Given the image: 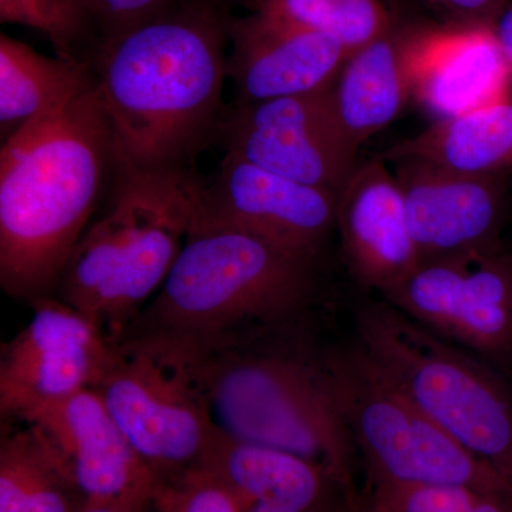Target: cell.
I'll return each mask as SVG.
<instances>
[{"label": "cell", "instance_id": "12", "mask_svg": "<svg viewBox=\"0 0 512 512\" xmlns=\"http://www.w3.org/2000/svg\"><path fill=\"white\" fill-rule=\"evenodd\" d=\"M338 194L262 170L225 153L202 180L192 225L234 228L292 254L315 259L336 227Z\"/></svg>", "mask_w": 512, "mask_h": 512}, {"label": "cell", "instance_id": "11", "mask_svg": "<svg viewBox=\"0 0 512 512\" xmlns=\"http://www.w3.org/2000/svg\"><path fill=\"white\" fill-rule=\"evenodd\" d=\"M32 318L0 349V419L33 410L99 383L113 342L82 312L53 296L30 302Z\"/></svg>", "mask_w": 512, "mask_h": 512}, {"label": "cell", "instance_id": "13", "mask_svg": "<svg viewBox=\"0 0 512 512\" xmlns=\"http://www.w3.org/2000/svg\"><path fill=\"white\" fill-rule=\"evenodd\" d=\"M420 264L500 249L504 194L498 175H467L421 161L393 171Z\"/></svg>", "mask_w": 512, "mask_h": 512}, {"label": "cell", "instance_id": "1", "mask_svg": "<svg viewBox=\"0 0 512 512\" xmlns=\"http://www.w3.org/2000/svg\"><path fill=\"white\" fill-rule=\"evenodd\" d=\"M228 18L221 0H181L103 40L92 66L109 119L113 175L194 170L227 107Z\"/></svg>", "mask_w": 512, "mask_h": 512}, {"label": "cell", "instance_id": "6", "mask_svg": "<svg viewBox=\"0 0 512 512\" xmlns=\"http://www.w3.org/2000/svg\"><path fill=\"white\" fill-rule=\"evenodd\" d=\"M356 332L421 412L512 487V397L491 370L384 299L360 308Z\"/></svg>", "mask_w": 512, "mask_h": 512}, {"label": "cell", "instance_id": "3", "mask_svg": "<svg viewBox=\"0 0 512 512\" xmlns=\"http://www.w3.org/2000/svg\"><path fill=\"white\" fill-rule=\"evenodd\" d=\"M269 330L211 346L188 343L217 429L316 461L355 485L359 451L323 355Z\"/></svg>", "mask_w": 512, "mask_h": 512}, {"label": "cell", "instance_id": "30", "mask_svg": "<svg viewBox=\"0 0 512 512\" xmlns=\"http://www.w3.org/2000/svg\"><path fill=\"white\" fill-rule=\"evenodd\" d=\"M467 512H512V497L500 494H481Z\"/></svg>", "mask_w": 512, "mask_h": 512}, {"label": "cell", "instance_id": "14", "mask_svg": "<svg viewBox=\"0 0 512 512\" xmlns=\"http://www.w3.org/2000/svg\"><path fill=\"white\" fill-rule=\"evenodd\" d=\"M228 45L227 74L239 103L328 90L349 57L332 37L261 12L229 16Z\"/></svg>", "mask_w": 512, "mask_h": 512}, {"label": "cell", "instance_id": "4", "mask_svg": "<svg viewBox=\"0 0 512 512\" xmlns=\"http://www.w3.org/2000/svg\"><path fill=\"white\" fill-rule=\"evenodd\" d=\"M313 262L248 232L191 225L156 298L124 336L211 346L293 328L315 293Z\"/></svg>", "mask_w": 512, "mask_h": 512}, {"label": "cell", "instance_id": "20", "mask_svg": "<svg viewBox=\"0 0 512 512\" xmlns=\"http://www.w3.org/2000/svg\"><path fill=\"white\" fill-rule=\"evenodd\" d=\"M383 161H421L453 173L498 175L512 167V99L434 121L386 151Z\"/></svg>", "mask_w": 512, "mask_h": 512}, {"label": "cell", "instance_id": "19", "mask_svg": "<svg viewBox=\"0 0 512 512\" xmlns=\"http://www.w3.org/2000/svg\"><path fill=\"white\" fill-rule=\"evenodd\" d=\"M416 26L389 29L348 57L329 90L346 143L355 153L412 100L410 57Z\"/></svg>", "mask_w": 512, "mask_h": 512}, {"label": "cell", "instance_id": "27", "mask_svg": "<svg viewBox=\"0 0 512 512\" xmlns=\"http://www.w3.org/2000/svg\"><path fill=\"white\" fill-rule=\"evenodd\" d=\"M441 8L460 16L463 22L487 23L512 0H433Z\"/></svg>", "mask_w": 512, "mask_h": 512}, {"label": "cell", "instance_id": "5", "mask_svg": "<svg viewBox=\"0 0 512 512\" xmlns=\"http://www.w3.org/2000/svg\"><path fill=\"white\" fill-rule=\"evenodd\" d=\"M202 180L194 170L114 174L109 207L86 228L59 295L111 342L126 335L185 244Z\"/></svg>", "mask_w": 512, "mask_h": 512}, {"label": "cell", "instance_id": "26", "mask_svg": "<svg viewBox=\"0 0 512 512\" xmlns=\"http://www.w3.org/2000/svg\"><path fill=\"white\" fill-rule=\"evenodd\" d=\"M99 30L100 42L163 15L181 0H82Z\"/></svg>", "mask_w": 512, "mask_h": 512}, {"label": "cell", "instance_id": "16", "mask_svg": "<svg viewBox=\"0 0 512 512\" xmlns=\"http://www.w3.org/2000/svg\"><path fill=\"white\" fill-rule=\"evenodd\" d=\"M412 100L436 120L511 99L512 70L487 23L416 26Z\"/></svg>", "mask_w": 512, "mask_h": 512}, {"label": "cell", "instance_id": "29", "mask_svg": "<svg viewBox=\"0 0 512 512\" xmlns=\"http://www.w3.org/2000/svg\"><path fill=\"white\" fill-rule=\"evenodd\" d=\"M490 28L512 70V2L495 15L490 22Z\"/></svg>", "mask_w": 512, "mask_h": 512}, {"label": "cell", "instance_id": "22", "mask_svg": "<svg viewBox=\"0 0 512 512\" xmlns=\"http://www.w3.org/2000/svg\"><path fill=\"white\" fill-rule=\"evenodd\" d=\"M92 63L49 57L0 35V127L12 136L28 121L59 109L96 86Z\"/></svg>", "mask_w": 512, "mask_h": 512}, {"label": "cell", "instance_id": "24", "mask_svg": "<svg viewBox=\"0 0 512 512\" xmlns=\"http://www.w3.org/2000/svg\"><path fill=\"white\" fill-rule=\"evenodd\" d=\"M0 22L37 30L66 59L89 62L83 50L94 56L99 47L93 42L96 23L82 0H0Z\"/></svg>", "mask_w": 512, "mask_h": 512}, {"label": "cell", "instance_id": "15", "mask_svg": "<svg viewBox=\"0 0 512 512\" xmlns=\"http://www.w3.org/2000/svg\"><path fill=\"white\" fill-rule=\"evenodd\" d=\"M16 421L45 433L87 500L153 498V473L97 390H80Z\"/></svg>", "mask_w": 512, "mask_h": 512}, {"label": "cell", "instance_id": "9", "mask_svg": "<svg viewBox=\"0 0 512 512\" xmlns=\"http://www.w3.org/2000/svg\"><path fill=\"white\" fill-rule=\"evenodd\" d=\"M383 299L461 348L512 355V252L424 262Z\"/></svg>", "mask_w": 512, "mask_h": 512}, {"label": "cell", "instance_id": "25", "mask_svg": "<svg viewBox=\"0 0 512 512\" xmlns=\"http://www.w3.org/2000/svg\"><path fill=\"white\" fill-rule=\"evenodd\" d=\"M154 512H242V500L227 478L210 463L156 484Z\"/></svg>", "mask_w": 512, "mask_h": 512}, {"label": "cell", "instance_id": "31", "mask_svg": "<svg viewBox=\"0 0 512 512\" xmlns=\"http://www.w3.org/2000/svg\"><path fill=\"white\" fill-rule=\"evenodd\" d=\"M352 512H375L373 511V508L370 507L369 504H367V501L365 500V497L360 498L359 503H357L356 507L353 508Z\"/></svg>", "mask_w": 512, "mask_h": 512}, {"label": "cell", "instance_id": "28", "mask_svg": "<svg viewBox=\"0 0 512 512\" xmlns=\"http://www.w3.org/2000/svg\"><path fill=\"white\" fill-rule=\"evenodd\" d=\"M80 512H154L153 498L87 500Z\"/></svg>", "mask_w": 512, "mask_h": 512}, {"label": "cell", "instance_id": "18", "mask_svg": "<svg viewBox=\"0 0 512 512\" xmlns=\"http://www.w3.org/2000/svg\"><path fill=\"white\" fill-rule=\"evenodd\" d=\"M205 461L238 491L242 512H352L362 498L355 485L323 464L220 430Z\"/></svg>", "mask_w": 512, "mask_h": 512}, {"label": "cell", "instance_id": "2", "mask_svg": "<svg viewBox=\"0 0 512 512\" xmlns=\"http://www.w3.org/2000/svg\"><path fill=\"white\" fill-rule=\"evenodd\" d=\"M113 178L99 87L42 114L0 150V285L32 302L59 291L67 261Z\"/></svg>", "mask_w": 512, "mask_h": 512}, {"label": "cell", "instance_id": "8", "mask_svg": "<svg viewBox=\"0 0 512 512\" xmlns=\"http://www.w3.org/2000/svg\"><path fill=\"white\" fill-rule=\"evenodd\" d=\"M94 390L156 484L204 463L218 429L191 346L158 335L113 342Z\"/></svg>", "mask_w": 512, "mask_h": 512}, {"label": "cell", "instance_id": "10", "mask_svg": "<svg viewBox=\"0 0 512 512\" xmlns=\"http://www.w3.org/2000/svg\"><path fill=\"white\" fill-rule=\"evenodd\" d=\"M329 90L225 109L217 140L227 153L298 183L339 195L357 153L340 131Z\"/></svg>", "mask_w": 512, "mask_h": 512}, {"label": "cell", "instance_id": "7", "mask_svg": "<svg viewBox=\"0 0 512 512\" xmlns=\"http://www.w3.org/2000/svg\"><path fill=\"white\" fill-rule=\"evenodd\" d=\"M367 481L464 485L512 497V487L421 412L359 345L323 355Z\"/></svg>", "mask_w": 512, "mask_h": 512}, {"label": "cell", "instance_id": "23", "mask_svg": "<svg viewBox=\"0 0 512 512\" xmlns=\"http://www.w3.org/2000/svg\"><path fill=\"white\" fill-rule=\"evenodd\" d=\"M252 9L332 37L349 56L393 23L380 0H255Z\"/></svg>", "mask_w": 512, "mask_h": 512}, {"label": "cell", "instance_id": "17", "mask_svg": "<svg viewBox=\"0 0 512 512\" xmlns=\"http://www.w3.org/2000/svg\"><path fill=\"white\" fill-rule=\"evenodd\" d=\"M336 227L350 271L382 296L420 265L402 190L382 158L356 165L338 195Z\"/></svg>", "mask_w": 512, "mask_h": 512}, {"label": "cell", "instance_id": "21", "mask_svg": "<svg viewBox=\"0 0 512 512\" xmlns=\"http://www.w3.org/2000/svg\"><path fill=\"white\" fill-rule=\"evenodd\" d=\"M86 495L35 424L2 421L0 512H80Z\"/></svg>", "mask_w": 512, "mask_h": 512}]
</instances>
